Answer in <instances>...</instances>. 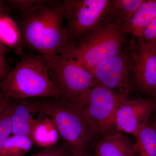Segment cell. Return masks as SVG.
<instances>
[{
    "instance_id": "1",
    "label": "cell",
    "mask_w": 156,
    "mask_h": 156,
    "mask_svg": "<svg viewBox=\"0 0 156 156\" xmlns=\"http://www.w3.org/2000/svg\"><path fill=\"white\" fill-rule=\"evenodd\" d=\"M22 14L23 46L46 58L74 52L65 28L62 2L37 0Z\"/></svg>"
},
{
    "instance_id": "2",
    "label": "cell",
    "mask_w": 156,
    "mask_h": 156,
    "mask_svg": "<svg viewBox=\"0 0 156 156\" xmlns=\"http://www.w3.org/2000/svg\"><path fill=\"white\" fill-rule=\"evenodd\" d=\"M23 101L32 113L46 115L53 120L59 136L76 156H89L98 138L77 101L61 97L34 98Z\"/></svg>"
},
{
    "instance_id": "3",
    "label": "cell",
    "mask_w": 156,
    "mask_h": 156,
    "mask_svg": "<svg viewBox=\"0 0 156 156\" xmlns=\"http://www.w3.org/2000/svg\"><path fill=\"white\" fill-rule=\"evenodd\" d=\"M1 93L18 100L34 98H61L49 75L48 61L40 54L23 55L0 84Z\"/></svg>"
},
{
    "instance_id": "4",
    "label": "cell",
    "mask_w": 156,
    "mask_h": 156,
    "mask_svg": "<svg viewBox=\"0 0 156 156\" xmlns=\"http://www.w3.org/2000/svg\"><path fill=\"white\" fill-rule=\"evenodd\" d=\"M127 34L123 23L110 14L75 44L74 53L90 72L124 49Z\"/></svg>"
},
{
    "instance_id": "5",
    "label": "cell",
    "mask_w": 156,
    "mask_h": 156,
    "mask_svg": "<svg viewBox=\"0 0 156 156\" xmlns=\"http://www.w3.org/2000/svg\"><path fill=\"white\" fill-rule=\"evenodd\" d=\"M46 59L50 79L61 98L77 101L97 83L74 51Z\"/></svg>"
},
{
    "instance_id": "6",
    "label": "cell",
    "mask_w": 156,
    "mask_h": 156,
    "mask_svg": "<svg viewBox=\"0 0 156 156\" xmlns=\"http://www.w3.org/2000/svg\"><path fill=\"white\" fill-rule=\"evenodd\" d=\"M128 96L118 95L97 83L76 101L83 109L97 136L98 140L116 131L115 117L120 101Z\"/></svg>"
},
{
    "instance_id": "7",
    "label": "cell",
    "mask_w": 156,
    "mask_h": 156,
    "mask_svg": "<svg viewBox=\"0 0 156 156\" xmlns=\"http://www.w3.org/2000/svg\"><path fill=\"white\" fill-rule=\"evenodd\" d=\"M62 5L65 28L74 46L104 19L111 9L110 0H66Z\"/></svg>"
},
{
    "instance_id": "8",
    "label": "cell",
    "mask_w": 156,
    "mask_h": 156,
    "mask_svg": "<svg viewBox=\"0 0 156 156\" xmlns=\"http://www.w3.org/2000/svg\"><path fill=\"white\" fill-rule=\"evenodd\" d=\"M128 51L137 88L142 93L156 98V46L133 37Z\"/></svg>"
},
{
    "instance_id": "9",
    "label": "cell",
    "mask_w": 156,
    "mask_h": 156,
    "mask_svg": "<svg viewBox=\"0 0 156 156\" xmlns=\"http://www.w3.org/2000/svg\"><path fill=\"white\" fill-rule=\"evenodd\" d=\"M91 74L97 83L117 95L129 96L132 88L133 73L128 49L124 48L117 55L104 62Z\"/></svg>"
},
{
    "instance_id": "10",
    "label": "cell",
    "mask_w": 156,
    "mask_h": 156,
    "mask_svg": "<svg viewBox=\"0 0 156 156\" xmlns=\"http://www.w3.org/2000/svg\"><path fill=\"white\" fill-rule=\"evenodd\" d=\"M155 108L153 98L129 99L123 98L117 108L115 117L116 131L135 137L140 130L149 122Z\"/></svg>"
},
{
    "instance_id": "11",
    "label": "cell",
    "mask_w": 156,
    "mask_h": 156,
    "mask_svg": "<svg viewBox=\"0 0 156 156\" xmlns=\"http://www.w3.org/2000/svg\"><path fill=\"white\" fill-rule=\"evenodd\" d=\"M98 141L93 156H128L135 149V141L119 131H114Z\"/></svg>"
},
{
    "instance_id": "12",
    "label": "cell",
    "mask_w": 156,
    "mask_h": 156,
    "mask_svg": "<svg viewBox=\"0 0 156 156\" xmlns=\"http://www.w3.org/2000/svg\"><path fill=\"white\" fill-rule=\"evenodd\" d=\"M156 15V0H145L133 16L123 23L124 30L140 37Z\"/></svg>"
},
{
    "instance_id": "13",
    "label": "cell",
    "mask_w": 156,
    "mask_h": 156,
    "mask_svg": "<svg viewBox=\"0 0 156 156\" xmlns=\"http://www.w3.org/2000/svg\"><path fill=\"white\" fill-rule=\"evenodd\" d=\"M11 104V134L28 137L32 135L38 119H35L23 100Z\"/></svg>"
},
{
    "instance_id": "14",
    "label": "cell",
    "mask_w": 156,
    "mask_h": 156,
    "mask_svg": "<svg viewBox=\"0 0 156 156\" xmlns=\"http://www.w3.org/2000/svg\"><path fill=\"white\" fill-rule=\"evenodd\" d=\"M0 42L7 48L14 49L18 55L23 53L24 46L20 29L6 14H0Z\"/></svg>"
},
{
    "instance_id": "15",
    "label": "cell",
    "mask_w": 156,
    "mask_h": 156,
    "mask_svg": "<svg viewBox=\"0 0 156 156\" xmlns=\"http://www.w3.org/2000/svg\"><path fill=\"white\" fill-rule=\"evenodd\" d=\"M58 131L51 118L38 119L34 128L31 140L39 146L47 148L58 143Z\"/></svg>"
},
{
    "instance_id": "16",
    "label": "cell",
    "mask_w": 156,
    "mask_h": 156,
    "mask_svg": "<svg viewBox=\"0 0 156 156\" xmlns=\"http://www.w3.org/2000/svg\"><path fill=\"white\" fill-rule=\"evenodd\" d=\"M135 137L138 156H156V131L149 122L140 130Z\"/></svg>"
},
{
    "instance_id": "17",
    "label": "cell",
    "mask_w": 156,
    "mask_h": 156,
    "mask_svg": "<svg viewBox=\"0 0 156 156\" xmlns=\"http://www.w3.org/2000/svg\"><path fill=\"white\" fill-rule=\"evenodd\" d=\"M33 144L31 140L27 136H10L0 151V156H23L31 149Z\"/></svg>"
},
{
    "instance_id": "18",
    "label": "cell",
    "mask_w": 156,
    "mask_h": 156,
    "mask_svg": "<svg viewBox=\"0 0 156 156\" xmlns=\"http://www.w3.org/2000/svg\"><path fill=\"white\" fill-rule=\"evenodd\" d=\"M145 0H112L111 12L118 21L124 23L129 20Z\"/></svg>"
},
{
    "instance_id": "19",
    "label": "cell",
    "mask_w": 156,
    "mask_h": 156,
    "mask_svg": "<svg viewBox=\"0 0 156 156\" xmlns=\"http://www.w3.org/2000/svg\"><path fill=\"white\" fill-rule=\"evenodd\" d=\"M11 103L0 114V151L11 134Z\"/></svg>"
},
{
    "instance_id": "20",
    "label": "cell",
    "mask_w": 156,
    "mask_h": 156,
    "mask_svg": "<svg viewBox=\"0 0 156 156\" xmlns=\"http://www.w3.org/2000/svg\"><path fill=\"white\" fill-rule=\"evenodd\" d=\"M31 156H76L71 148L65 142L62 141Z\"/></svg>"
},
{
    "instance_id": "21",
    "label": "cell",
    "mask_w": 156,
    "mask_h": 156,
    "mask_svg": "<svg viewBox=\"0 0 156 156\" xmlns=\"http://www.w3.org/2000/svg\"><path fill=\"white\" fill-rule=\"evenodd\" d=\"M140 37L144 43L156 46V15Z\"/></svg>"
},
{
    "instance_id": "22",
    "label": "cell",
    "mask_w": 156,
    "mask_h": 156,
    "mask_svg": "<svg viewBox=\"0 0 156 156\" xmlns=\"http://www.w3.org/2000/svg\"><path fill=\"white\" fill-rule=\"evenodd\" d=\"M37 1V0H14L9 2L23 13L31 9L36 4Z\"/></svg>"
},
{
    "instance_id": "23",
    "label": "cell",
    "mask_w": 156,
    "mask_h": 156,
    "mask_svg": "<svg viewBox=\"0 0 156 156\" xmlns=\"http://www.w3.org/2000/svg\"><path fill=\"white\" fill-rule=\"evenodd\" d=\"M6 52L0 53V79L4 77L8 73L9 67L6 62Z\"/></svg>"
},
{
    "instance_id": "24",
    "label": "cell",
    "mask_w": 156,
    "mask_h": 156,
    "mask_svg": "<svg viewBox=\"0 0 156 156\" xmlns=\"http://www.w3.org/2000/svg\"><path fill=\"white\" fill-rule=\"evenodd\" d=\"M11 103V98L0 92V114L8 107Z\"/></svg>"
},
{
    "instance_id": "25",
    "label": "cell",
    "mask_w": 156,
    "mask_h": 156,
    "mask_svg": "<svg viewBox=\"0 0 156 156\" xmlns=\"http://www.w3.org/2000/svg\"><path fill=\"white\" fill-rule=\"evenodd\" d=\"M154 98L155 101V108L154 111L153 112L154 113L153 118V119L152 120L151 123L149 122V123L151 126L155 129L156 131V97Z\"/></svg>"
},
{
    "instance_id": "26",
    "label": "cell",
    "mask_w": 156,
    "mask_h": 156,
    "mask_svg": "<svg viewBox=\"0 0 156 156\" xmlns=\"http://www.w3.org/2000/svg\"><path fill=\"white\" fill-rule=\"evenodd\" d=\"M9 48L4 46L3 44L0 42V53L1 52H9L10 51Z\"/></svg>"
},
{
    "instance_id": "27",
    "label": "cell",
    "mask_w": 156,
    "mask_h": 156,
    "mask_svg": "<svg viewBox=\"0 0 156 156\" xmlns=\"http://www.w3.org/2000/svg\"><path fill=\"white\" fill-rule=\"evenodd\" d=\"M5 12V9L4 4H3V2L0 1V14H6Z\"/></svg>"
},
{
    "instance_id": "28",
    "label": "cell",
    "mask_w": 156,
    "mask_h": 156,
    "mask_svg": "<svg viewBox=\"0 0 156 156\" xmlns=\"http://www.w3.org/2000/svg\"><path fill=\"white\" fill-rule=\"evenodd\" d=\"M128 156H138L137 152H136V148H135V150H134L133 152L131 153Z\"/></svg>"
},
{
    "instance_id": "29",
    "label": "cell",
    "mask_w": 156,
    "mask_h": 156,
    "mask_svg": "<svg viewBox=\"0 0 156 156\" xmlns=\"http://www.w3.org/2000/svg\"></svg>"
}]
</instances>
